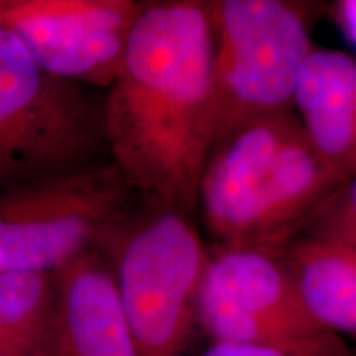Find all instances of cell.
<instances>
[{
    "mask_svg": "<svg viewBox=\"0 0 356 356\" xmlns=\"http://www.w3.org/2000/svg\"><path fill=\"white\" fill-rule=\"evenodd\" d=\"M213 26L208 3H144L102 111L106 145L132 188L186 216L210 154Z\"/></svg>",
    "mask_w": 356,
    "mask_h": 356,
    "instance_id": "cell-1",
    "label": "cell"
},
{
    "mask_svg": "<svg viewBox=\"0 0 356 356\" xmlns=\"http://www.w3.org/2000/svg\"><path fill=\"white\" fill-rule=\"evenodd\" d=\"M346 178L317 154L292 109L248 124L213 147L198 204L221 248L275 252Z\"/></svg>",
    "mask_w": 356,
    "mask_h": 356,
    "instance_id": "cell-2",
    "label": "cell"
},
{
    "mask_svg": "<svg viewBox=\"0 0 356 356\" xmlns=\"http://www.w3.org/2000/svg\"><path fill=\"white\" fill-rule=\"evenodd\" d=\"M213 26L210 152L248 124L292 111L293 91L314 50L305 17L279 0L208 3Z\"/></svg>",
    "mask_w": 356,
    "mask_h": 356,
    "instance_id": "cell-3",
    "label": "cell"
},
{
    "mask_svg": "<svg viewBox=\"0 0 356 356\" xmlns=\"http://www.w3.org/2000/svg\"><path fill=\"white\" fill-rule=\"evenodd\" d=\"M102 140V114L83 92L0 29V191L79 170Z\"/></svg>",
    "mask_w": 356,
    "mask_h": 356,
    "instance_id": "cell-4",
    "label": "cell"
},
{
    "mask_svg": "<svg viewBox=\"0 0 356 356\" xmlns=\"http://www.w3.org/2000/svg\"><path fill=\"white\" fill-rule=\"evenodd\" d=\"M129 191L115 165L0 191V274H55L111 241L126 216Z\"/></svg>",
    "mask_w": 356,
    "mask_h": 356,
    "instance_id": "cell-5",
    "label": "cell"
},
{
    "mask_svg": "<svg viewBox=\"0 0 356 356\" xmlns=\"http://www.w3.org/2000/svg\"><path fill=\"white\" fill-rule=\"evenodd\" d=\"M114 246V279L139 356H184L208 254L186 216L157 210Z\"/></svg>",
    "mask_w": 356,
    "mask_h": 356,
    "instance_id": "cell-6",
    "label": "cell"
},
{
    "mask_svg": "<svg viewBox=\"0 0 356 356\" xmlns=\"http://www.w3.org/2000/svg\"><path fill=\"white\" fill-rule=\"evenodd\" d=\"M197 325L211 341L351 355L312 318L286 262L266 249L221 248L208 256L197 296Z\"/></svg>",
    "mask_w": 356,
    "mask_h": 356,
    "instance_id": "cell-7",
    "label": "cell"
},
{
    "mask_svg": "<svg viewBox=\"0 0 356 356\" xmlns=\"http://www.w3.org/2000/svg\"><path fill=\"white\" fill-rule=\"evenodd\" d=\"M142 7L134 0H0V29L53 78L111 88Z\"/></svg>",
    "mask_w": 356,
    "mask_h": 356,
    "instance_id": "cell-8",
    "label": "cell"
},
{
    "mask_svg": "<svg viewBox=\"0 0 356 356\" xmlns=\"http://www.w3.org/2000/svg\"><path fill=\"white\" fill-rule=\"evenodd\" d=\"M56 356H139L113 266L89 251L55 273Z\"/></svg>",
    "mask_w": 356,
    "mask_h": 356,
    "instance_id": "cell-9",
    "label": "cell"
},
{
    "mask_svg": "<svg viewBox=\"0 0 356 356\" xmlns=\"http://www.w3.org/2000/svg\"><path fill=\"white\" fill-rule=\"evenodd\" d=\"M292 109L320 157L350 177L356 162V58L314 48L297 79Z\"/></svg>",
    "mask_w": 356,
    "mask_h": 356,
    "instance_id": "cell-10",
    "label": "cell"
},
{
    "mask_svg": "<svg viewBox=\"0 0 356 356\" xmlns=\"http://www.w3.org/2000/svg\"><path fill=\"white\" fill-rule=\"evenodd\" d=\"M284 262L318 327L356 335V248L307 234L291 244Z\"/></svg>",
    "mask_w": 356,
    "mask_h": 356,
    "instance_id": "cell-11",
    "label": "cell"
},
{
    "mask_svg": "<svg viewBox=\"0 0 356 356\" xmlns=\"http://www.w3.org/2000/svg\"><path fill=\"white\" fill-rule=\"evenodd\" d=\"M56 330L55 274H0V333L10 355L56 356Z\"/></svg>",
    "mask_w": 356,
    "mask_h": 356,
    "instance_id": "cell-12",
    "label": "cell"
},
{
    "mask_svg": "<svg viewBox=\"0 0 356 356\" xmlns=\"http://www.w3.org/2000/svg\"><path fill=\"white\" fill-rule=\"evenodd\" d=\"M307 234L356 248V170L312 213Z\"/></svg>",
    "mask_w": 356,
    "mask_h": 356,
    "instance_id": "cell-13",
    "label": "cell"
},
{
    "mask_svg": "<svg viewBox=\"0 0 356 356\" xmlns=\"http://www.w3.org/2000/svg\"><path fill=\"white\" fill-rule=\"evenodd\" d=\"M200 356H317L307 351H291L273 346L236 343V341H211Z\"/></svg>",
    "mask_w": 356,
    "mask_h": 356,
    "instance_id": "cell-14",
    "label": "cell"
},
{
    "mask_svg": "<svg viewBox=\"0 0 356 356\" xmlns=\"http://www.w3.org/2000/svg\"><path fill=\"white\" fill-rule=\"evenodd\" d=\"M335 20L340 30L356 47V0H343L335 6Z\"/></svg>",
    "mask_w": 356,
    "mask_h": 356,
    "instance_id": "cell-15",
    "label": "cell"
},
{
    "mask_svg": "<svg viewBox=\"0 0 356 356\" xmlns=\"http://www.w3.org/2000/svg\"><path fill=\"white\" fill-rule=\"evenodd\" d=\"M0 356H12L10 351H8V348H7L6 340H3L2 333H0Z\"/></svg>",
    "mask_w": 356,
    "mask_h": 356,
    "instance_id": "cell-16",
    "label": "cell"
},
{
    "mask_svg": "<svg viewBox=\"0 0 356 356\" xmlns=\"http://www.w3.org/2000/svg\"><path fill=\"white\" fill-rule=\"evenodd\" d=\"M350 356H356V353H351V355H350Z\"/></svg>",
    "mask_w": 356,
    "mask_h": 356,
    "instance_id": "cell-17",
    "label": "cell"
},
{
    "mask_svg": "<svg viewBox=\"0 0 356 356\" xmlns=\"http://www.w3.org/2000/svg\"><path fill=\"white\" fill-rule=\"evenodd\" d=\"M355 170H356V162H355Z\"/></svg>",
    "mask_w": 356,
    "mask_h": 356,
    "instance_id": "cell-18",
    "label": "cell"
}]
</instances>
